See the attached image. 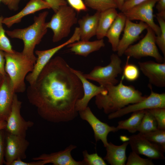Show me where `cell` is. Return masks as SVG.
<instances>
[{
	"instance_id": "cell-36",
	"label": "cell",
	"mask_w": 165,
	"mask_h": 165,
	"mask_svg": "<svg viewBox=\"0 0 165 165\" xmlns=\"http://www.w3.org/2000/svg\"><path fill=\"white\" fill-rule=\"evenodd\" d=\"M66 1L69 6L77 12L86 11L88 10L86 6L82 0H66Z\"/></svg>"
},
{
	"instance_id": "cell-41",
	"label": "cell",
	"mask_w": 165,
	"mask_h": 165,
	"mask_svg": "<svg viewBox=\"0 0 165 165\" xmlns=\"http://www.w3.org/2000/svg\"><path fill=\"white\" fill-rule=\"evenodd\" d=\"M21 0H2L1 2L6 5L9 9L14 11L18 10L19 4Z\"/></svg>"
},
{
	"instance_id": "cell-31",
	"label": "cell",
	"mask_w": 165,
	"mask_h": 165,
	"mask_svg": "<svg viewBox=\"0 0 165 165\" xmlns=\"http://www.w3.org/2000/svg\"><path fill=\"white\" fill-rule=\"evenodd\" d=\"M4 18L0 16V50L8 53H13L15 51L12 49L9 40L6 35V31L2 26Z\"/></svg>"
},
{
	"instance_id": "cell-2",
	"label": "cell",
	"mask_w": 165,
	"mask_h": 165,
	"mask_svg": "<svg viewBox=\"0 0 165 165\" xmlns=\"http://www.w3.org/2000/svg\"><path fill=\"white\" fill-rule=\"evenodd\" d=\"M122 76L120 82L116 85H108L104 86L106 91L95 96V103L97 108L103 109L104 112L109 114L125 106L140 101L147 97L132 86L123 83Z\"/></svg>"
},
{
	"instance_id": "cell-5",
	"label": "cell",
	"mask_w": 165,
	"mask_h": 165,
	"mask_svg": "<svg viewBox=\"0 0 165 165\" xmlns=\"http://www.w3.org/2000/svg\"><path fill=\"white\" fill-rule=\"evenodd\" d=\"M54 13L50 21L46 22V26L52 30V41L56 42L68 36L78 20L76 11L67 5L61 6Z\"/></svg>"
},
{
	"instance_id": "cell-29",
	"label": "cell",
	"mask_w": 165,
	"mask_h": 165,
	"mask_svg": "<svg viewBox=\"0 0 165 165\" xmlns=\"http://www.w3.org/2000/svg\"><path fill=\"white\" fill-rule=\"evenodd\" d=\"M158 129L157 122L153 116L146 110L138 131L140 133H148Z\"/></svg>"
},
{
	"instance_id": "cell-17",
	"label": "cell",
	"mask_w": 165,
	"mask_h": 165,
	"mask_svg": "<svg viewBox=\"0 0 165 165\" xmlns=\"http://www.w3.org/2000/svg\"><path fill=\"white\" fill-rule=\"evenodd\" d=\"M139 68L150 84L159 87L165 86V62L149 61L139 62Z\"/></svg>"
},
{
	"instance_id": "cell-3",
	"label": "cell",
	"mask_w": 165,
	"mask_h": 165,
	"mask_svg": "<svg viewBox=\"0 0 165 165\" xmlns=\"http://www.w3.org/2000/svg\"><path fill=\"white\" fill-rule=\"evenodd\" d=\"M48 14V11H45L35 16L34 23L27 27L6 31L10 38L22 40L24 45L22 53L36 61L37 57L34 54V49L47 31L46 20Z\"/></svg>"
},
{
	"instance_id": "cell-21",
	"label": "cell",
	"mask_w": 165,
	"mask_h": 165,
	"mask_svg": "<svg viewBox=\"0 0 165 165\" xmlns=\"http://www.w3.org/2000/svg\"><path fill=\"white\" fill-rule=\"evenodd\" d=\"M100 13L96 11L93 15L87 14L78 20L80 40H89L96 35Z\"/></svg>"
},
{
	"instance_id": "cell-7",
	"label": "cell",
	"mask_w": 165,
	"mask_h": 165,
	"mask_svg": "<svg viewBox=\"0 0 165 165\" xmlns=\"http://www.w3.org/2000/svg\"><path fill=\"white\" fill-rule=\"evenodd\" d=\"M146 30L147 32L145 36L137 44L130 46L124 54L137 59L151 57L155 58L157 62H163L165 59L160 53L156 46V35L155 32L149 26Z\"/></svg>"
},
{
	"instance_id": "cell-1",
	"label": "cell",
	"mask_w": 165,
	"mask_h": 165,
	"mask_svg": "<svg viewBox=\"0 0 165 165\" xmlns=\"http://www.w3.org/2000/svg\"><path fill=\"white\" fill-rule=\"evenodd\" d=\"M30 103L39 115L53 123L68 122L78 115L77 101L82 97V85L61 57L52 58L27 89Z\"/></svg>"
},
{
	"instance_id": "cell-38",
	"label": "cell",
	"mask_w": 165,
	"mask_h": 165,
	"mask_svg": "<svg viewBox=\"0 0 165 165\" xmlns=\"http://www.w3.org/2000/svg\"><path fill=\"white\" fill-rule=\"evenodd\" d=\"M49 3L54 13L61 6L67 5L66 0H44Z\"/></svg>"
},
{
	"instance_id": "cell-14",
	"label": "cell",
	"mask_w": 165,
	"mask_h": 165,
	"mask_svg": "<svg viewBox=\"0 0 165 165\" xmlns=\"http://www.w3.org/2000/svg\"><path fill=\"white\" fill-rule=\"evenodd\" d=\"M78 113L81 118L86 121L91 126L94 131L96 141L101 140L105 147L108 144V134L111 132L118 131L116 127L110 126L101 121L94 114L88 106L84 110L79 112Z\"/></svg>"
},
{
	"instance_id": "cell-11",
	"label": "cell",
	"mask_w": 165,
	"mask_h": 165,
	"mask_svg": "<svg viewBox=\"0 0 165 165\" xmlns=\"http://www.w3.org/2000/svg\"><path fill=\"white\" fill-rule=\"evenodd\" d=\"M158 0H148L123 12L127 19L131 21L139 20L147 24L159 35L161 30L159 26L154 20L153 8Z\"/></svg>"
},
{
	"instance_id": "cell-6",
	"label": "cell",
	"mask_w": 165,
	"mask_h": 165,
	"mask_svg": "<svg viewBox=\"0 0 165 165\" xmlns=\"http://www.w3.org/2000/svg\"><path fill=\"white\" fill-rule=\"evenodd\" d=\"M110 62L105 66H96L89 73L84 74L87 79L95 81L100 85H116L119 82L116 77L121 74L123 68L122 61L117 54L113 53L110 56Z\"/></svg>"
},
{
	"instance_id": "cell-44",
	"label": "cell",
	"mask_w": 165,
	"mask_h": 165,
	"mask_svg": "<svg viewBox=\"0 0 165 165\" xmlns=\"http://www.w3.org/2000/svg\"><path fill=\"white\" fill-rule=\"evenodd\" d=\"M114 1L117 5V9L121 11L125 0H114Z\"/></svg>"
},
{
	"instance_id": "cell-9",
	"label": "cell",
	"mask_w": 165,
	"mask_h": 165,
	"mask_svg": "<svg viewBox=\"0 0 165 165\" xmlns=\"http://www.w3.org/2000/svg\"><path fill=\"white\" fill-rule=\"evenodd\" d=\"M150 95L144 99L128 105L120 109L109 114L108 118L111 119L121 117L130 112L156 108H165V93L159 94L153 91L151 85Z\"/></svg>"
},
{
	"instance_id": "cell-4",
	"label": "cell",
	"mask_w": 165,
	"mask_h": 165,
	"mask_svg": "<svg viewBox=\"0 0 165 165\" xmlns=\"http://www.w3.org/2000/svg\"><path fill=\"white\" fill-rule=\"evenodd\" d=\"M5 70L10 78L15 93L24 92L26 90L25 80L27 75L33 69L36 60L22 52H4Z\"/></svg>"
},
{
	"instance_id": "cell-12",
	"label": "cell",
	"mask_w": 165,
	"mask_h": 165,
	"mask_svg": "<svg viewBox=\"0 0 165 165\" xmlns=\"http://www.w3.org/2000/svg\"><path fill=\"white\" fill-rule=\"evenodd\" d=\"M5 141L4 164L10 165L13 161L18 158L22 160L26 158V152L29 143L26 138L5 131Z\"/></svg>"
},
{
	"instance_id": "cell-27",
	"label": "cell",
	"mask_w": 165,
	"mask_h": 165,
	"mask_svg": "<svg viewBox=\"0 0 165 165\" xmlns=\"http://www.w3.org/2000/svg\"><path fill=\"white\" fill-rule=\"evenodd\" d=\"M141 136L158 146L165 152V130L157 129L145 133H138Z\"/></svg>"
},
{
	"instance_id": "cell-42",
	"label": "cell",
	"mask_w": 165,
	"mask_h": 165,
	"mask_svg": "<svg viewBox=\"0 0 165 165\" xmlns=\"http://www.w3.org/2000/svg\"><path fill=\"white\" fill-rule=\"evenodd\" d=\"M30 162H27L23 161L20 158H18L13 161L10 165H43L41 160H35Z\"/></svg>"
},
{
	"instance_id": "cell-48",
	"label": "cell",
	"mask_w": 165,
	"mask_h": 165,
	"mask_svg": "<svg viewBox=\"0 0 165 165\" xmlns=\"http://www.w3.org/2000/svg\"><path fill=\"white\" fill-rule=\"evenodd\" d=\"M126 0H125V1Z\"/></svg>"
},
{
	"instance_id": "cell-8",
	"label": "cell",
	"mask_w": 165,
	"mask_h": 165,
	"mask_svg": "<svg viewBox=\"0 0 165 165\" xmlns=\"http://www.w3.org/2000/svg\"><path fill=\"white\" fill-rule=\"evenodd\" d=\"M80 40L79 30L78 27H76L71 37L64 42L47 50H36L35 52L37 57L33 69L27 75L25 78V80L29 85L33 84L35 82L42 70L58 51L69 44Z\"/></svg>"
},
{
	"instance_id": "cell-10",
	"label": "cell",
	"mask_w": 165,
	"mask_h": 165,
	"mask_svg": "<svg viewBox=\"0 0 165 165\" xmlns=\"http://www.w3.org/2000/svg\"><path fill=\"white\" fill-rule=\"evenodd\" d=\"M22 102L15 94L11 110L6 120L5 131L10 134L26 138L28 129L32 127L34 123L25 120L20 114Z\"/></svg>"
},
{
	"instance_id": "cell-35",
	"label": "cell",
	"mask_w": 165,
	"mask_h": 165,
	"mask_svg": "<svg viewBox=\"0 0 165 165\" xmlns=\"http://www.w3.org/2000/svg\"><path fill=\"white\" fill-rule=\"evenodd\" d=\"M126 165H154L152 159H144L139 155L132 151L130 153L127 158Z\"/></svg>"
},
{
	"instance_id": "cell-32",
	"label": "cell",
	"mask_w": 165,
	"mask_h": 165,
	"mask_svg": "<svg viewBox=\"0 0 165 165\" xmlns=\"http://www.w3.org/2000/svg\"><path fill=\"white\" fill-rule=\"evenodd\" d=\"M156 18L159 24L161 30L159 35L156 36V42L165 58V20L156 16Z\"/></svg>"
},
{
	"instance_id": "cell-20",
	"label": "cell",
	"mask_w": 165,
	"mask_h": 165,
	"mask_svg": "<svg viewBox=\"0 0 165 165\" xmlns=\"http://www.w3.org/2000/svg\"><path fill=\"white\" fill-rule=\"evenodd\" d=\"M51 9L50 5L44 0H30L20 11L12 16L4 18L3 24L8 28L20 23L24 17L39 10Z\"/></svg>"
},
{
	"instance_id": "cell-16",
	"label": "cell",
	"mask_w": 165,
	"mask_h": 165,
	"mask_svg": "<svg viewBox=\"0 0 165 165\" xmlns=\"http://www.w3.org/2000/svg\"><path fill=\"white\" fill-rule=\"evenodd\" d=\"M76 146L70 145L64 150L50 154L44 153L34 157V160H41L43 165L51 163L54 165H85L82 160L77 161L72 157L71 152Z\"/></svg>"
},
{
	"instance_id": "cell-40",
	"label": "cell",
	"mask_w": 165,
	"mask_h": 165,
	"mask_svg": "<svg viewBox=\"0 0 165 165\" xmlns=\"http://www.w3.org/2000/svg\"><path fill=\"white\" fill-rule=\"evenodd\" d=\"M156 7L158 11L156 16L165 20V0H158Z\"/></svg>"
},
{
	"instance_id": "cell-13",
	"label": "cell",
	"mask_w": 165,
	"mask_h": 165,
	"mask_svg": "<svg viewBox=\"0 0 165 165\" xmlns=\"http://www.w3.org/2000/svg\"><path fill=\"white\" fill-rule=\"evenodd\" d=\"M132 151L145 156L151 159H164V152L158 146L139 134L126 138Z\"/></svg>"
},
{
	"instance_id": "cell-30",
	"label": "cell",
	"mask_w": 165,
	"mask_h": 165,
	"mask_svg": "<svg viewBox=\"0 0 165 165\" xmlns=\"http://www.w3.org/2000/svg\"><path fill=\"white\" fill-rule=\"evenodd\" d=\"M126 64L123 68L122 76L124 79L130 81H133L136 80L140 75L138 68L135 65L129 64V61L130 57H127Z\"/></svg>"
},
{
	"instance_id": "cell-33",
	"label": "cell",
	"mask_w": 165,
	"mask_h": 165,
	"mask_svg": "<svg viewBox=\"0 0 165 165\" xmlns=\"http://www.w3.org/2000/svg\"><path fill=\"white\" fill-rule=\"evenodd\" d=\"M147 110L155 118L158 129L165 130V108H156Z\"/></svg>"
},
{
	"instance_id": "cell-23",
	"label": "cell",
	"mask_w": 165,
	"mask_h": 165,
	"mask_svg": "<svg viewBox=\"0 0 165 165\" xmlns=\"http://www.w3.org/2000/svg\"><path fill=\"white\" fill-rule=\"evenodd\" d=\"M128 141H125L120 145H116L111 142L105 147L107 153L104 160L111 165H125L127 159L126 151Z\"/></svg>"
},
{
	"instance_id": "cell-26",
	"label": "cell",
	"mask_w": 165,
	"mask_h": 165,
	"mask_svg": "<svg viewBox=\"0 0 165 165\" xmlns=\"http://www.w3.org/2000/svg\"><path fill=\"white\" fill-rule=\"evenodd\" d=\"M146 111L145 110L133 112L129 118L119 121L116 127L118 130H127L131 133L138 131Z\"/></svg>"
},
{
	"instance_id": "cell-18",
	"label": "cell",
	"mask_w": 165,
	"mask_h": 165,
	"mask_svg": "<svg viewBox=\"0 0 165 165\" xmlns=\"http://www.w3.org/2000/svg\"><path fill=\"white\" fill-rule=\"evenodd\" d=\"M71 69L81 81L83 91L82 97L77 101L75 105L76 110L78 112L84 110L88 106L89 102L93 97L100 94L105 93L106 90L102 86H97L90 82L83 76V73L81 71L72 68Z\"/></svg>"
},
{
	"instance_id": "cell-22",
	"label": "cell",
	"mask_w": 165,
	"mask_h": 165,
	"mask_svg": "<svg viewBox=\"0 0 165 165\" xmlns=\"http://www.w3.org/2000/svg\"><path fill=\"white\" fill-rule=\"evenodd\" d=\"M105 46L102 39L93 41L79 40L69 44L67 47L75 54L86 57L91 53L99 50Z\"/></svg>"
},
{
	"instance_id": "cell-46",
	"label": "cell",
	"mask_w": 165,
	"mask_h": 165,
	"mask_svg": "<svg viewBox=\"0 0 165 165\" xmlns=\"http://www.w3.org/2000/svg\"><path fill=\"white\" fill-rule=\"evenodd\" d=\"M3 76H2L1 74H0V82L1 81V79Z\"/></svg>"
},
{
	"instance_id": "cell-43",
	"label": "cell",
	"mask_w": 165,
	"mask_h": 165,
	"mask_svg": "<svg viewBox=\"0 0 165 165\" xmlns=\"http://www.w3.org/2000/svg\"><path fill=\"white\" fill-rule=\"evenodd\" d=\"M5 61L4 52L0 50V74L3 76L7 75L5 70Z\"/></svg>"
},
{
	"instance_id": "cell-45",
	"label": "cell",
	"mask_w": 165,
	"mask_h": 165,
	"mask_svg": "<svg viewBox=\"0 0 165 165\" xmlns=\"http://www.w3.org/2000/svg\"><path fill=\"white\" fill-rule=\"evenodd\" d=\"M6 125V121H0V130L5 129Z\"/></svg>"
},
{
	"instance_id": "cell-19",
	"label": "cell",
	"mask_w": 165,
	"mask_h": 165,
	"mask_svg": "<svg viewBox=\"0 0 165 165\" xmlns=\"http://www.w3.org/2000/svg\"><path fill=\"white\" fill-rule=\"evenodd\" d=\"M15 94L8 75L3 76L0 82V121L7 120Z\"/></svg>"
},
{
	"instance_id": "cell-15",
	"label": "cell",
	"mask_w": 165,
	"mask_h": 165,
	"mask_svg": "<svg viewBox=\"0 0 165 165\" xmlns=\"http://www.w3.org/2000/svg\"><path fill=\"white\" fill-rule=\"evenodd\" d=\"M148 26L143 21L135 23L127 19L123 36L117 48V54L120 57L122 56L130 46L140 39V34Z\"/></svg>"
},
{
	"instance_id": "cell-34",
	"label": "cell",
	"mask_w": 165,
	"mask_h": 165,
	"mask_svg": "<svg viewBox=\"0 0 165 165\" xmlns=\"http://www.w3.org/2000/svg\"><path fill=\"white\" fill-rule=\"evenodd\" d=\"M83 160L85 165H106L107 164L101 157L96 153L89 154L87 151L82 152Z\"/></svg>"
},
{
	"instance_id": "cell-39",
	"label": "cell",
	"mask_w": 165,
	"mask_h": 165,
	"mask_svg": "<svg viewBox=\"0 0 165 165\" xmlns=\"http://www.w3.org/2000/svg\"><path fill=\"white\" fill-rule=\"evenodd\" d=\"M147 0H127L125 2L121 11V12H123Z\"/></svg>"
},
{
	"instance_id": "cell-28",
	"label": "cell",
	"mask_w": 165,
	"mask_h": 165,
	"mask_svg": "<svg viewBox=\"0 0 165 165\" xmlns=\"http://www.w3.org/2000/svg\"><path fill=\"white\" fill-rule=\"evenodd\" d=\"M86 6L100 12L109 9H117L114 0H84Z\"/></svg>"
},
{
	"instance_id": "cell-24",
	"label": "cell",
	"mask_w": 165,
	"mask_h": 165,
	"mask_svg": "<svg viewBox=\"0 0 165 165\" xmlns=\"http://www.w3.org/2000/svg\"><path fill=\"white\" fill-rule=\"evenodd\" d=\"M127 18L122 12L118 14L107 32L106 37L111 45L112 50L116 52L120 41V37L123 31Z\"/></svg>"
},
{
	"instance_id": "cell-25",
	"label": "cell",
	"mask_w": 165,
	"mask_h": 165,
	"mask_svg": "<svg viewBox=\"0 0 165 165\" xmlns=\"http://www.w3.org/2000/svg\"><path fill=\"white\" fill-rule=\"evenodd\" d=\"M118 13L116 9L112 8L100 12L96 36L97 39H103Z\"/></svg>"
},
{
	"instance_id": "cell-47",
	"label": "cell",
	"mask_w": 165,
	"mask_h": 165,
	"mask_svg": "<svg viewBox=\"0 0 165 165\" xmlns=\"http://www.w3.org/2000/svg\"><path fill=\"white\" fill-rule=\"evenodd\" d=\"M2 1V0H0V2Z\"/></svg>"
},
{
	"instance_id": "cell-37",
	"label": "cell",
	"mask_w": 165,
	"mask_h": 165,
	"mask_svg": "<svg viewBox=\"0 0 165 165\" xmlns=\"http://www.w3.org/2000/svg\"><path fill=\"white\" fill-rule=\"evenodd\" d=\"M5 129L0 130V165L5 163Z\"/></svg>"
}]
</instances>
